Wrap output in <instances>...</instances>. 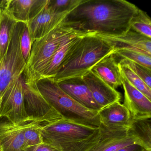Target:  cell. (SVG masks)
Instances as JSON below:
<instances>
[{
    "label": "cell",
    "mask_w": 151,
    "mask_h": 151,
    "mask_svg": "<svg viewBox=\"0 0 151 151\" xmlns=\"http://www.w3.org/2000/svg\"><path fill=\"white\" fill-rule=\"evenodd\" d=\"M128 135L137 145L151 151V118L132 119L128 128Z\"/></svg>",
    "instance_id": "21"
},
{
    "label": "cell",
    "mask_w": 151,
    "mask_h": 151,
    "mask_svg": "<svg viewBox=\"0 0 151 151\" xmlns=\"http://www.w3.org/2000/svg\"><path fill=\"white\" fill-rule=\"evenodd\" d=\"M58 84L63 91L86 108L96 112L102 109L95 102L83 77L68 78L59 82Z\"/></svg>",
    "instance_id": "12"
},
{
    "label": "cell",
    "mask_w": 151,
    "mask_h": 151,
    "mask_svg": "<svg viewBox=\"0 0 151 151\" xmlns=\"http://www.w3.org/2000/svg\"><path fill=\"white\" fill-rule=\"evenodd\" d=\"M23 23L17 24L6 54L0 63V93L13 81L22 76L26 68L20 45Z\"/></svg>",
    "instance_id": "6"
},
{
    "label": "cell",
    "mask_w": 151,
    "mask_h": 151,
    "mask_svg": "<svg viewBox=\"0 0 151 151\" xmlns=\"http://www.w3.org/2000/svg\"><path fill=\"white\" fill-rule=\"evenodd\" d=\"M114 55L140 64L151 70V56L143 53L127 49H119L115 51Z\"/></svg>",
    "instance_id": "25"
},
{
    "label": "cell",
    "mask_w": 151,
    "mask_h": 151,
    "mask_svg": "<svg viewBox=\"0 0 151 151\" xmlns=\"http://www.w3.org/2000/svg\"><path fill=\"white\" fill-rule=\"evenodd\" d=\"M36 86L40 94L63 119L93 129L101 127L98 112L89 110L78 104L52 78L40 79Z\"/></svg>",
    "instance_id": "3"
},
{
    "label": "cell",
    "mask_w": 151,
    "mask_h": 151,
    "mask_svg": "<svg viewBox=\"0 0 151 151\" xmlns=\"http://www.w3.org/2000/svg\"><path fill=\"white\" fill-rule=\"evenodd\" d=\"M48 2L37 14L26 23L33 42L50 32L69 14L56 12L48 6Z\"/></svg>",
    "instance_id": "9"
},
{
    "label": "cell",
    "mask_w": 151,
    "mask_h": 151,
    "mask_svg": "<svg viewBox=\"0 0 151 151\" xmlns=\"http://www.w3.org/2000/svg\"><path fill=\"white\" fill-rule=\"evenodd\" d=\"M5 91L1 93H0V110H1V104H2V99H3V97L4 96V93H5ZM0 118L1 117H0Z\"/></svg>",
    "instance_id": "31"
},
{
    "label": "cell",
    "mask_w": 151,
    "mask_h": 151,
    "mask_svg": "<svg viewBox=\"0 0 151 151\" xmlns=\"http://www.w3.org/2000/svg\"><path fill=\"white\" fill-rule=\"evenodd\" d=\"M145 149L136 144H133L121 148L116 151H145Z\"/></svg>",
    "instance_id": "30"
},
{
    "label": "cell",
    "mask_w": 151,
    "mask_h": 151,
    "mask_svg": "<svg viewBox=\"0 0 151 151\" xmlns=\"http://www.w3.org/2000/svg\"><path fill=\"white\" fill-rule=\"evenodd\" d=\"M130 29L151 38V20L148 15L138 9L131 22Z\"/></svg>",
    "instance_id": "22"
},
{
    "label": "cell",
    "mask_w": 151,
    "mask_h": 151,
    "mask_svg": "<svg viewBox=\"0 0 151 151\" xmlns=\"http://www.w3.org/2000/svg\"><path fill=\"white\" fill-rule=\"evenodd\" d=\"M18 23L5 4L3 7L0 8V63L7 52Z\"/></svg>",
    "instance_id": "20"
},
{
    "label": "cell",
    "mask_w": 151,
    "mask_h": 151,
    "mask_svg": "<svg viewBox=\"0 0 151 151\" xmlns=\"http://www.w3.org/2000/svg\"><path fill=\"white\" fill-rule=\"evenodd\" d=\"M91 71L114 89L122 85V75L114 54L103 58L94 65Z\"/></svg>",
    "instance_id": "19"
},
{
    "label": "cell",
    "mask_w": 151,
    "mask_h": 151,
    "mask_svg": "<svg viewBox=\"0 0 151 151\" xmlns=\"http://www.w3.org/2000/svg\"><path fill=\"white\" fill-rule=\"evenodd\" d=\"M122 83L124 91L123 105L129 112L131 119L151 118V100L132 86L122 75Z\"/></svg>",
    "instance_id": "10"
},
{
    "label": "cell",
    "mask_w": 151,
    "mask_h": 151,
    "mask_svg": "<svg viewBox=\"0 0 151 151\" xmlns=\"http://www.w3.org/2000/svg\"><path fill=\"white\" fill-rule=\"evenodd\" d=\"M93 98L101 108L120 101L121 94L91 70L83 77Z\"/></svg>",
    "instance_id": "13"
},
{
    "label": "cell",
    "mask_w": 151,
    "mask_h": 151,
    "mask_svg": "<svg viewBox=\"0 0 151 151\" xmlns=\"http://www.w3.org/2000/svg\"><path fill=\"white\" fill-rule=\"evenodd\" d=\"M96 34L90 33L78 39L52 78L55 82L58 83L68 78L83 77L103 58L114 54V48Z\"/></svg>",
    "instance_id": "2"
},
{
    "label": "cell",
    "mask_w": 151,
    "mask_h": 151,
    "mask_svg": "<svg viewBox=\"0 0 151 151\" xmlns=\"http://www.w3.org/2000/svg\"><path fill=\"white\" fill-rule=\"evenodd\" d=\"M138 9L124 0H83L64 20L76 31L116 37L130 29Z\"/></svg>",
    "instance_id": "1"
},
{
    "label": "cell",
    "mask_w": 151,
    "mask_h": 151,
    "mask_svg": "<svg viewBox=\"0 0 151 151\" xmlns=\"http://www.w3.org/2000/svg\"><path fill=\"white\" fill-rule=\"evenodd\" d=\"M90 33H84L76 31L66 37L61 42L39 80L43 78H53L65 57L77 41L82 36Z\"/></svg>",
    "instance_id": "17"
},
{
    "label": "cell",
    "mask_w": 151,
    "mask_h": 151,
    "mask_svg": "<svg viewBox=\"0 0 151 151\" xmlns=\"http://www.w3.org/2000/svg\"><path fill=\"white\" fill-rule=\"evenodd\" d=\"M24 151H61L57 147L43 142L37 145L29 147L24 149Z\"/></svg>",
    "instance_id": "29"
},
{
    "label": "cell",
    "mask_w": 151,
    "mask_h": 151,
    "mask_svg": "<svg viewBox=\"0 0 151 151\" xmlns=\"http://www.w3.org/2000/svg\"><path fill=\"white\" fill-rule=\"evenodd\" d=\"M83 1V0H49L48 6L58 13H70Z\"/></svg>",
    "instance_id": "28"
},
{
    "label": "cell",
    "mask_w": 151,
    "mask_h": 151,
    "mask_svg": "<svg viewBox=\"0 0 151 151\" xmlns=\"http://www.w3.org/2000/svg\"><path fill=\"white\" fill-rule=\"evenodd\" d=\"M99 129H93L62 119L43 124L41 131L43 142L55 145L60 143L87 139Z\"/></svg>",
    "instance_id": "5"
},
{
    "label": "cell",
    "mask_w": 151,
    "mask_h": 151,
    "mask_svg": "<svg viewBox=\"0 0 151 151\" xmlns=\"http://www.w3.org/2000/svg\"><path fill=\"white\" fill-rule=\"evenodd\" d=\"M118 64L121 74L129 83L151 100V88H149L138 76L129 68L124 65H120L118 63Z\"/></svg>",
    "instance_id": "23"
},
{
    "label": "cell",
    "mask_w": 151,
    "mask_h": 151,
    "mask_svg": "<svg viewBox=\"0 0 151 151\" xmlns=\"http://www.w3.org/2000/svg\"><path fill=\"white\" fill-rule=\"evenodd\" d=\"M4 1H2L0 2V8H2L4 6Z\"/></svg>",
    "instance_id": "32"
},
{
    "label": "cell",
    "mask_w": 151,
    "mask_h": 151,
    "mask_svg": "<svg viewBox=\"0 0 151 151\" xmlns=\"http://www.w3.org/2000/svg\"><path fill=\"white\" fill-rule=\"evenodd\" d=\"M31 122H0V151H24V130Z\"/></svg>",
    "instance_id": "14"
},
{
    "label": "cell",
    "mask_w": 151,
    "mask_h": 151,
    "mask_svg": "<svg viewBox=\"0 0 151 151\" xmlns=\"http://www.w3.org/2000/svg\"><path fill=\"white\" fill-rule=\"evenodd\" d=\"M101 137L91 151H116L133 144L135 140L128 135V129H111L101 125Z\"/></svg>",
    "instance_id": "15"
},
{
    "label": "cell",
    "mask_w": 151,
    "mask_h": 151,
    "mask_svg": "<svg viewBox=\"0 0 151 151\" xmlns=\"http://www.w3.org/2000/svg\"><path fill=\"white\" fill-rule=\"evenodd\" d=\"M24 98L28 116L35 121L46 124L63 119L40 94L36 84L24 82Z\"/></svg>",
    "instance_id": "8"
},
{
    "label": "cell",
    "mask_w": 151,
    "mask_h": 151,
    "mask_svg": "<svg viewBox=\"0 0 151 151\" xmlns=\"http://www.w3.org/2000/svg\"><path fill=\"white\" fill-rule=\"evenodd\" d=\"M33 44L28 25L23 23L22 29L21 32L20 40V45L23 58L27 64L29 58Z\"/></svg>",
    "instance_id": "27"
},
{
    "label": "cell",
    "mask_w": 151,
    "mask_h": 151,
    "mask_svg": "<svg viewBox=\"0 0 151 151\" xmlns=\"http://www.w3.org/2000/svg\"><path fill=\"white\" fill-rule=\"evenodd\" d=\"M23 75L13 81L6 89L0 110L1 118L5 117L14 124L36 121L28 116L25 109Z\"/></svg>",
    "instance_id": "7"
},
{
    "label": "cell",
    "mask_w": 151,
    "mask_h": 151,
    "mask_svg": "<svg viewBox=\"0 0 151 151\" xmlns=\"http://www.w3.org/2000/svg\"><path fill=\"white\" fill-rule=\"evenodd\" d=\"M96 35L113 47L115 51L127 49L143 53L151 56V38L130 29L127 33L120 36Z\"/></svg>",
    "instance_id": "11"
},
{
    "label": "cell",
    "mask_w": 151,
    "mask_h": 151,
    "mask_svg": "<svg viewBox=\"0 0 151 151\" xmlns=\"http://www.w3.org/2000/svg\"><path fill=\"white\" fill-rule=\"evenodd\" d=\"M42 124L37 121H32L26 127L24 131V149L43 143Z\"/></svg>",
    "instance_id": "24"
},
{
    "label": "cell",
    "mask_w": 151,
    "mask_h": 151,
    "mask_svg": "<svg viewBox=\"0 0 151 151\" xmlns=\"http://www.w3.org/2000/svg\"><path fill=\"white\" fill-rule=\"evenodd\" d=\"M64 20L43 37L33 42L23 75L25 84H36L61 42L68 35L76 31Z\"/></svg>",
    "instance_id": "4"
},
{
    "label": "cell",
    "mask_w": 151,
    "mask_h": 151,
    "mask_svg": "<svg viewBox=\"0 0 151 151\" xmlns=\"http://www.w3.org/2000/svg\"><path fill=\"white\" fill-rule=\"evenodd\" d=\"M118 63L129 68L138 76L149 88H151V70L124 58L121 59Z\"/></svg>",
    "instance_id": "26"
},
{
    "label": "cell",
    "mask_w": 151,
    "mask_h": 151,
    "mask_svg": "<svg viewBox=\"0 0 151 151\" xmlns=\"http://www.w3.org/2000/svg\"><path fill=\"white\" fill-rule=\"evenodd\" d=\"M98 114L101 125L107 129H128L131 122L129 112L120 101L102 109Z\"/></svg>",
    "instance_id": "16"
},
{
    "label": "cell",
    "mask_w": 151,
    "mask_h": 151,
    "mask_svg": "<svg viewBox=\"0 0 151 151\" xmlns=\"http://www.w3.org/2000/svg\"><path fill=\"white\" fill-rule=\"evenodd\" d=\"M48 2V0H8L5 5L18 22L27 23Z\"/></svg>",
    "instance_id": "18"
},
{
    "label": "cell",
    "mask_w": 151,
    "mask_h": 151,
    "mask_svg": "<svg viewBox=\"0 0 151 151\" xmlns=\"http://www.w3.org/2000/svg\"><path fill=\"white\" fill-rule=\"evenodd\" d=\"M145 151H147V150H145Z\"/></svg>",
    "instance_id": "33"
}]
</instances>
